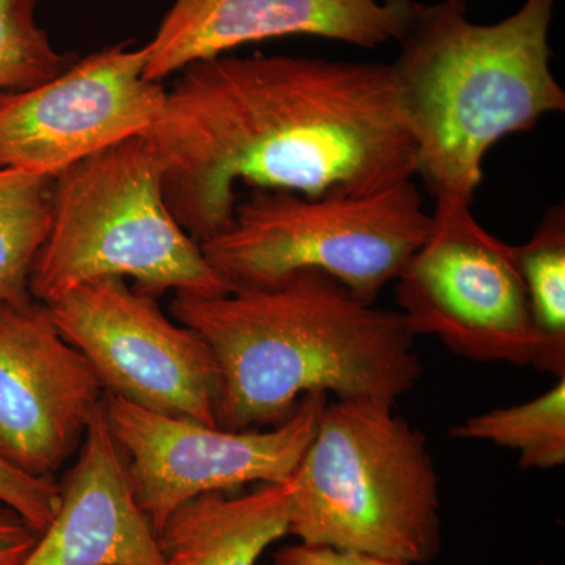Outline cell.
Instances as JSON below:
<instances>
[{"label":"cell","mask_w":565,"mask_h":565,"mask_svg":"<svg viewBox=\"0 0 565 565\" xmlns=\"http://www.w3.org/2000/svg\"><path fill=\"white\" fill-rule=\"evenodd\" d=\"M195 243L232 225L239 184L362 196L411 181L416 140L392 65L218 55L185 66L145 134Z\"/></svg>","instance_id":"1"},{"label":"cell","mask_w":565,"mask_h":565,"mask_svg":"<svg viewBox=\"0 0 565 565\" xmlns=\"http://www.w3.org/2000/svg\"><path fill=\"white\" fill-rule=\"evenodd\" d=\"M170 311L214 353L222 429L278 426L313 393L394 405L422 379L403 313L363 302L321 270L225 296L177 292Z\"/></svg>","instance_id":"2"},{"label":"cell","mask_w":565,"mask_h":565,"mask_svg":"<svg viewBox=\"0 0 565 565\" xmlns=\"http://www.w3.org/2000/svg\"><path fill=\"white\" fill-rule=\"evenodd\" d=\"M557 0H526L494 24L468 20L467 0L414 3L392 65L416 140V173L435 200L471 204L487 152L565 110L552 70Z\"/></svg>","instance_id":"3"},{"label":"cell","mask_w":565,"mask_h":565,"mask_svg":"<svg viewBox=\"0 0 565 565\" xmlns=\"http://www.w3.org/2000/svg\"><path fill=\"white\" fill-rule=\"evenodd\" d=\"M291 484L300 544L426 564L440 552V481L424 434L394 405L327 403Z\"/></svg>","instance_id":"4"},{"label":"cell","mask_w":565,"mask_h":565,"mask_svg":"<svg viewBox=\"0 0 565 565\" xmlns=\"http://www.w3.org/2000/svg\"><path fill=\"white\" fill-rule=\"evenodd\" d=\"M131 278L136 291L225 296L228 285L167 206L162 166L136 136L70 167L52 185L51 225L32 264L33 299L50 305L99 278Z\"/></svg>","instance_id":"5"},{"label":"cell","mask_w":565,"mask_h":565,"mask_svg":"<svg viewBox=\"0 0 565 565\" xmlns=\"http://www.w3.org/2000/svg\"><path fill=\"white\" fill-rule=\"evenodd\" d=\"M430 232L433 214L412 180L362 196L253 189L237 202L232 225L200 247L230 291L315 269L374 303Z\"/></svg>","instance_id":"6"},{"label":"cell","mask_w":565,"mask_h":565,"mask_svg":"<svg viewBox=\"0 0 565 565\" xmlns=\"http://www.w3.org/2000/svg\"><path fill=\"white\" fill-rule=\"evenodd\" d=\"M394 281L415 337L434 334L478 363L533 364L537 334L514 245L487 232L471 204L438 200L433 232Z\"/></svg>","instance_id":"7"},{"label":"cell","mask_w":565,"mask_h":565,"mask_svg":"<svg viewBox=\"0 0 565 565\" xmlns=\"http://www.w3.org/2000/svg\"><path fill=\"white\" fill-rule=\"evenodd\" d=\"M327 403V394H307L286 422L248 430L156 414L107 393L103 411L137 504L158 535L174 509L200 494L289 481Z\"/></svg>","instance_id":"8"},{"label":"cell","mask_w":565,"mask_h":565,"mask_svg":"<svg viewBox=\"0 0 565 565\" xmlns=\"http://www.w3.org/2000/svg\"><path fill=\"white\" fill-rule=\"evenodd\" d=\"M104 393L156 414L215 426L218 367L195 330L170 321L158 299L122 278H99L47 305Z\"/></svg>","instance_id":"9"},{"label":"cell","mask_w":565,"mask_h":565,"mask_svg":"<svg viewBox=\"0 0 565 565\" xmlns=\"http://www.w3.org/2000/svg\"><path fill=\"white\" fill-rule=\"evenodd\" d=\"M147 47L129 41L76 61L40 87L0 92V169L57 178L143 136L166 104L161 82L145 77Z\"/></svg>","instance_id":"10"},{"label":"cell","mask_w":565,"mask_h":565,"mask_svg":"<svg viewBox=\"0 0 565 565\" xmlns=\"http://www.w3.org/2000/svg\"><path fill=\"white\" fill-rule=\"evenodd\" d=\"M104 390L63 338L47 305L0 302V457L54 479L81 448Z\"/></svg>","instance_id":"11"},{"label":"cell","mask_w":565,"mask_h":565,"mask_svg":"<svg viewBox=\"0 0 565 565\" xmlns=\"http://www.w3.org/2000/svg\"><path fill=\"white\" fill-rule=\"evenodd\" d=\"M415 0H174L147 44L145 77L161 82L185 66L248 43L318 36L363 50L399 39Z\"/></svg>","instance_id":"12"},{"label":"cell","mask_w":565,"mask_h":565,"mask_svg":"<svg viewBox=\"0 0 565 565\" xmlns=\"http://www.w3.org/2000/svg\"><path fill=\"white\" fill-rule=\"evenodd\" d=\"M58 489L54 520L21 565H167L158 535L134 497L103 404Z\"/></svg>","instance_id":"13"},{"label":"cell","mask_w":565,"mask_h":565,"mask_svg":"<svg viewBox=\"0 0 565 565\" xmlns=\"http://www.w3.org/2000/svg\"><path fill=\"white\" fill-rule=\"evenodd\" d=\"M291 484H258L230 497L206 493L174 509L158 534L167 565H255L289 534Z\"/></svg>","instance_id":"14"},{"label":"cell","mask_w":565,"mask_h":565,"mask_svg":"<svg viewBox=\"0 0 565 565\" xmlns=\"http://www.w3.org/2000/svg\"><path fill=\"white\" fill-rule=\"evenodd\" d=\"M516 266L525 282L537 351L539 371L565 377V210L545 212L531 239L514 245Z\"/></svg>","instance_id":"15"},{"label":"cell","mask_w":565,"mask_h":565,"mask_svg":"<svg viewBox=\"0 0 565 565\" xmlns=\"http://www.w3.org/2000/svg\"><path fill=\"white\" fill-rule=\"evenodd\" d=\"M54 178L0 169V302L33 300L32 264L50 233Z\"/></svg>","instance_id":"16"},{"label":"cell","mask_w":565,"mask_h":565,"mask_svg":"<svg viewBox=\"0 0 565 565\" xmlns=\"http://www.w3.org/2000/svg\"><path fill=\"white\" fill-rule=\"evenodd\" d=\"M460 440L489 441L519 455L522 470H553L565 463V377L527 401L493 408L452 427Z\"/></svg>","instance_id":"17"},{"label":"cell","mask_w":565,"mask_h":565,"mask_svg":"<svg viewBox=\"0 0 565 565\" xmlns=\"http://www.w3.org/2000/svg\"><path fill=\"white\" fill-rule=\"evenodd\" d=\"M40 0H0V92L40 87L76 58L52 46L46 31L36 22Z\"/></svg>","instance_id":"18"},{"label":"cell","mask_w":565,"mask_h":565,"mask_svg":"<svg viewBox=\"0 0 565 565\" xmlns=\"http://www.w3.org/2000/svg\"><path fill=\"white\" fill-rule=\"evenodd\" d=\"M0 501L10 505L36 534H43L54 520L61 489L54 479L21 473L0 457Z\"/></svg>","instance_id":"19"},{"label":"cell","mask_w":565,"mask_h":565,"mask_svg":"<svg viewBox=\"0 0 565 565\" xmlns=\"http://www.w3.org/2000/svg\"><path fill=\"white\" fill-rule=\"evenodd\" d=\"M275 565H407L360 553L341 552L329 546L296 544L282 546L275 555Z\"/></svg>","instance_id":"20"},{"label":"cell","mask_w":565,"mask_h":565,"mask_svg":"<svg viewBox=\"0 0 565 565\" xmlns=\"http://www.w3.org/2000/svg\"><path fill=\"white\" fill-rule=\"evenodd\" d=\"M40 535L18 512L0 501V565H21Z\"/></svg>","instance_id":"21"}]
</instances>
